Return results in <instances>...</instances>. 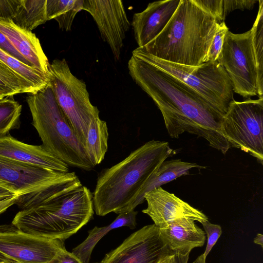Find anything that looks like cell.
Returning a JSON list of instances; mask_svg holds the SVG:
<instances>
[{"label":"cell","instance_id":"cell-1","mask_svg":"<svg viewBox=\"0 0 263 263\" xmlns=\"http://www.w3.org/2000/svg\"><path fill=\"white\" fill-rule=\"evenodd\" d=\"M133 80L160 110L168 135L188 132L205 139L225 154L229 144L221 133L223 116L197 93L166 72L132 55L128 62Z\"/></svg>","mask_w":263,"mask_h":263},{"label":"cell","instance_id":"cell-2","mask_svg":"<svg viewBox=\"0 0 263 263\" xmlns=\"http://www.w3.org/2000/svg\"><path fill=\"white\" fill-rule=\"evenodd\" d=\"M12 223L25 232L65 241L93 217V195L79 178L20 196Z\"/></svg>","mask_w":263,"mask_h":263},{"label":"cell","instance_id":"cell-3","mask_svg":"<svg viewBox=\"0 0 263 263\" xmlns=\"http://www.w3.org/2000/svg\"><path fill=\"white\" fill-rule=\"evenodd\" d=\"M176 154L166 141L152 140L99 174L93 195L94 210L103 216L133 211L141 190L163 162Z\"/></svg>","mask_w":263,"mask_h":263},{"label":"cell","instance_id":"cell-4","mask_svg":"<svg viewBox=\"0 0 263 263\" xmlns=\"http://www.w3.org/2000/svg\"><path fill=\"white\" fill-rule=\"evenodd\" d=\"M219 24L192 0H181L160 33L140 48L161 60L197 66L205 63Z\"/></svg>","mask_w":263,"mask_h":263},{"label":"cell","instance_id":"cell-5","mask_svg":"<svg viewBox=\"0 0 263 263\" xmlns=\"http://www.w3.org/2000/svg\"><path fill=\"white\" fill-rule=\"evenodd\" d=\"M26 102L32 124L42 140L43 147L68 166L92 170L95 166L58 104L49 83L38 91L29 93Z\"/></svg>","mask_w":263,"mask_h":263},{"label":"cell","instance_id":"cell-6","mask_svg":"<svg viewBox=\"0 0 263 263\" xmlns=\"http://www.w3.org/2000/svg\"><path fill=\"white\" fill-rule=\"evenodd\" d=\"M132 55L152 64L179 81L197 93L223 117L234 100L229 77L217 61L197 66L174 63L161 60L139 47Z\"/></svg>","mask_w":263,"mask_h":263},{"label":"cell","instance_id":"cell-7","mask_svg":"<svg viewBox=\"0 0 263 263\" xmlns=\"http://www.w3.org/2000/svg\"><path fill=\"white\" fill-rule=\"evenodd\" d=\"M50 69L49 83L84 148L89 123L99 117V110L91 103L85 83L73 75L65 59L53 60Z\"/></svg>","mask_w":263,"mask_h":263},{"label":"cell","instance_id":"cell-8","mask_svg":"<svg viewBox=\"0 0 263 263\" xmlns=\"http://www.w3.org/2000/svg\"><path fill=\"white\" fill-rule=\"evenodd\" d=\"M230 147L240 148L263 162V97L230 104L221 124Z\"/></svg>","mask_w":263,"mask_h":263},{"label":"cell","instance_id":"cell-9","mask_svg":"<svg viewBox=\"0 0 263 263\" xmlns=\"http://www.w3.org/2000/svg\"><path fill=\"white\" fill-rule=\"evenodd\" d=\"M217 61L227 73L233 92L246 98L259 97L251 30L240 34L228 31Z\"/></svg>","mask_w":263,"mask_h":263},{"label":"cell","instance_id":"cell-10","mask_svg":"<svg viewBox=\"0 0 263 263\" xmlns=\"http://www.w3.org/2000/svg\"><path fill=\"white\" fill-rule=\"evenodd\" d=\"M64 248L63 240L25 232L12 223L0 225V257L14 263H48Z\"/></svg>","mask_w":263,"mask_h":263},{"label":"cell","instance_id":"cell-11","mask_svg":"<svg viewBox=\"0 0 263 263\" xmlns=\"http://www.w3.org/2000/svg\"><path fill=\"white\" fill-rule=\"evenodd\" d=\"M74 172H59L0 158V186L18 196L77 178Z\"/></svg>","mask_w":263,"mask_h":263},{"label":"cell","instance_id":"cell-12","mask_svg":"<svg viewBox=\"0 0 263 263\" xmlns=\"http://www.w3.org/2000/svg\"><path fill=\"white\" fill-rule=\"evenodd\" d=\"M172 251L154 224L132 234L100 263H156Z\"/></svg>","mask_w":263,"mask_h":263},{"label":"cell","instance_id":"cell-13","mask_svg":"<svg viewBox=\"0 0 263 263\" xmlns=\"http://www.w3.org/2000/svg\"><path fill=\"white\" fill-rule=\"evenodd\" d=\"M82 10L96 22L101 37L110 48L114 59H120L123 41L130 24L122 1L83 0Z\"/></svg>","mask_w":263,"mask_h":263},{"label":"cell","instance_id":"cell-14","mask_svg":"<svg viewBox=\"0 0 263 263\" xmlns=\"http://www.w3.org/2000/svg\"><path fill=\"white\" fill-rule=\"evenodd\" d=\"M144 200L147 201V207L142 212L148 215L159 228L180 218H189L200 223L208 220L202 212L161 187L147 193Z\"/></svg>","mask_w":263,"mask_h":263},{"label":"cell","instance_id":"cell-15","mask_svg":"<svg viewBox=\"0 0 263 263\" xmlns=\"http://www.w3.org/2000/svg\"><path fill=\"white\" fill-rule=\"evenodd\" d=\"M0 158L59 172H68L69 166L42 145L23 143L10 135L0 137Z\"/></svg>","mask_w":263,"mask_h":263},{"label":"cell","instance_id":"cell-16","mask_svg":"<svg viewBox=\"0 0 263 263\" xmlns=\"http://www.w3.org/2000/svg\"><path fill=\"white\" fill-rule=\"evenodd\" d=\"M180 1L151 3L144 10L134 14L132 25L139 48H143L160 33L176 11Z\"/></svg>","mask_w":263,"mask_h":263},{"label":"cell","instance_id":"cell-17","mask_svg":"<svg viewBox=\"0 0 263 263\" xmlns=\"http://www.w3.org/2000/svg\"><path fill=\"white\" fill-rule=\"evenodd\" d=\"M0 31L33 67L50 76V64L34 33L22 29L12 20L3 17H0Z\"/></svg>","mask_w":263,"mask_h":263},{"label":"cell","instance_id":"cell-18","mask_svg":"<svg viewBox=\"0 0 263 263\" xmlns=\"http://www.w3.org/2000/svg\"><path fill=\"white\" fill-rule=\"evenodd\" d=\"M159 230L170 248L175 252L190 253L193 249L202 247L205 240V232L189 218L176 219Z\"/></svg>","mask_w":263,"mask_h":263},{"label":"cell","instance_id":"cell-19","mask_svg":"<svg viewBox=\"0 0 263 263\" xmlns=\"http://www.w3.org/2000/svg\"><path fill=\"white\" fill-rule=\"evenodd\" d=\"M193 168H205L195 163L182 161L180 159L164 161L141 190L133 205V209L142 203L145 194L162 185L168 183L183 175H187Z\"/></svg>","mask_w":263,"mask_h":263},{"label":"cell","instance_id":"cell-20","mask_svg":"<svg viewBox=\"0 0 263 263\" xmlns=\"http://www.w3.org/2000/svg\"><path fill=\"white\" fill-rule=\"evenodd\" d=\"M138 212L134 210L119 214L110 224L103 227H95L88 231L87 237L81 244L72 250L73 254L82 263H89L92 250L98 241L111 230L127 226L132 229L136 228V217Z\"/></svg>","mask_w":263,"mask_h":263},{"label":"cell","instance_id":"cell-21","mask_svg":"<svg viewBox=\"0 0 263 263\" xmlns=\"http://www.w3.org/2000/svg\"><path fill=\"white\" fill-rule=\"evenodd\" d=\"M108 131L106 122L99 117L89 123L84 145L85 153L94 166L104 160L108 149Z\"/></svg>","mask_w":263,"mask_h":263},{"label":"cell","instance_id":"cell-22","mask_svg":"<svg viewBox=\"0 0 263 263\" xmlns=\"http://www.w3.org/2000/svg\"><path fill=\"white\" fill-rule=\"evenodd\" d=\"M11 20L22 29L32 32L48 21L46 0H18Z\"/></svg>","mask_w":263,"mask_h":263},{"label":"cell","instance_id":"cell-23","mask_svg":"<svg viewBox=\"0 0 263 263\" xmlns=\"http://www.w3.org/2000/svg\"><path fill=\"white\" fill-rule=\"evenodd\" d=\"M83 0H46L47 20L54 19L61 29L71 30L76 14L83 9Z\"/></svg>","mask_w":263,"mask_h":263},{"label":"cell","instance_id":"cell-24","mask_svg":"<svg viewBox=\"0 0 263 263\" xmlns=\"http://www.w3.org/2000/svg\"><path fill=\"white\" fill-rule=\"evenodd\" d=\"M0 60L29 83L36 91L45 87L50 81V76L34 67L25 64L1 48Z\"/></svg>","mask_w":263,"mask_h":263},{"label":"cell","instance_id":"cell-25","mask_svg":"<svg viewBox=\"0 0 263 263\" xmlns=\"http://www.w3.org/2000/svg\"><path fill=\"white\" fill-rule=\"evenodd\" d=\"M259 9L251 29L253 51L256 64L259 98L263 97V1L259 0Z\"/></svg>","mask_w":263,"mask_h":263},{"label":"cell","instance_id":"cell-26","mask_svg":"<svg viewBox=\"0 0 263 263\" xmlns=\"http://www.w3.org/2000/svg\"><path fill=\"white\" fill-rule=\"evenodd\" d=\"M36 91L29 83L0 60V92L4 97Z\"/></svg>","mask_w":263,"mask_h":263},{"label":"cell","instance_id":"cell-27","mask_svg":"<svg viewBox=\"0 0 263 263\" xmlns=\"http://www.w3.org/2000/svg\"><path fill=\"white\" fill-rule=\"evenodd\" d=\"M21 111L22 105L14 99L13 96L0 99V137L6 135L16 127Z\"/></svg>","mask_w":263,"mask_h":263},{"label":"cell","instance_id":"cell-28","mask_svg":"<svg viewBox=\"0 0 263 263\" xmlns=\"http://www.w3.org/2000/svg\"><path fill=\"white\" fill-rule=\"evenodd\" d=\"M228 31H229V29L224 22L219 23L210 46L205 59V63L217 61L221 51L224 37Z\"/></svg>","mask_w":263,"mask_h":263},{"label":"cell","instance_id":"cell-29","mask_svg":"<svg viewBox=\"0 0 263 263\" xmlns=\"http://www.w3.org/2000/svg\"><path fill=\"white\" fill-rule=\"evenodd\" d=\"M204 11L213 17L219 24L224 20L223 0H192Z\"/></svg>","mask_w":263,"mask_h":263},{"label":"cell","instance_id":"cell-30","mask_svg":"<svg viewBox=\"0 0 263 263\" xmlns=\"http://www.w3.org/2000/svg\"><path fill=\"white\" fill-rule=\"evenodd\" d=\"M201 223L208 237L206 247L203 253L204 256L206 257L220 236L222 229L219 225L211 223L208 220L203 221Z\"/></svg>","mask_w":263,"mask_h":263},{"label":"cell","instance_id":"cell-31","mask_svg":"<svg viewBox=\"0 0 263 263\" xmlns=\"http://www.w3.org/2000/svg\"><path fill=\"white\" fill-rule=\"evenodd\" d=\"M257 0H223V16H226L235 9L243 10L245 9L251 10Z\"/></svg>","mask_w":263,"mask_h":263},{"label":"cell","instance_id":"cell-32","mask_svg":"<svg viewBox=\"0 0 263 263\" xmlns=\"http://www.w3.org/2000/svg\"><path fill=\"white\" fill-rule=\"evenodd\" d=\"M0 48L25 64L33 67L32 65L17 51L10 40L1 31Z\"/></svg>","mask_w":263,"mask_h":263},{"label":"cell","instance_id":"cell-33","mask_svg":"<svg viewBox=\"0 0 263 263\" xmlns=\"http://www.w3.org/2000/svg\"><path fill=\"white\" fill-rule=\"evenodd\" d=\"M190 253L171 251L160 258L156 263H187Z\"/></svg>","mask_w":263,"mask_h":263},{"label":"cell","instance_id":"cell-34","mask_svg":"<svg viewBox=\"0 0 263 263\" xmlns=\"http://www.w3.org/2000/svg\"><path fill=\"white\" fill-rule=\"evenodd\" d=\"M48 263H82L73 254L66 251L65 248L61 250Z\"/></svg>","mask_w":263,"mask_h":263},{"label":"cell","instance_id":"cell-35","mask_svg":"<svg viewBox=\"0 0 263 263\" xmlns=\"http://www.w3.org/2000/svg\"><path fill=\"white\" fill-rule=\"evenodd\" d=\"M18 197V196L15 195L0 200V215L5 212L11 206L15 204Z\"/></svg>","mask_w":263,"mask_h":263},{"label":"cell","instance_id":"cell-36","mask_svg":"<svg viewBox=\"0 0 263 263\" xmlns=\"http://www.w3.org/2000/svg\"><path fill=\"white\" fill-rule=\"evenodd\" d=\"M16 195L12 192L0 186V200Z\"/></svg>","mask_w":263,"mask_h":263},{"label":"cell","instance_id":"cell-37","mask_svg":"<svg viewBox=\"0 0 263 263\" xmlns=\"http://www.w3.org/2000/svg\"><path fill=\"white\" fill-rule=\"evenodd\" d=\"M254 242L260 245L263 247V235L261 234H257L256 237L254 239Z\"/></svg>","mask_w":263,"mask_h":263},{"label":"cell","instance_id":"cell-38","mask_svg":"<svg viewBox=\"0 0 263 263\" xmlns=\"http://www.w3.org/2000/svg\"><path fill=\"white\" fill-rule=\"evenodd\" d=\"M206 257L204 256L203 254L199 256L196 260L192 263H205Z\"/></svg>","mask_w":263,"mask_h":263},{"label":"cell","instance_id":"cell-39","mask_svg":"<svg viewBox=\"0 0 263 263\" xmlns=\"http://www.w3.org/2000/svg\"><path fill=\"white\" fill-rule=\"evenodd\" d=\"M0 263H14V262L0 257Z\"/></svg>","mask_w":263,"mask_h":263},{"label":"cell","instance_id":"cell-40","mask_svg":"<svg viewBox=\"0 0 263 263\" xmlns=\"http://www.w3.org/2000/svg\"><path fill=\"white\" fill-rule=\"evenodd\" d=\"M4 98V96L2 95V93L0 92V99H3Z\"/></svg>","mask_w":263,"mask_h":263}]
</instances>
